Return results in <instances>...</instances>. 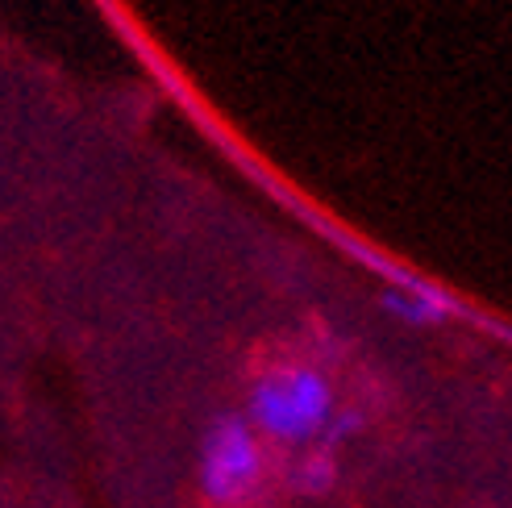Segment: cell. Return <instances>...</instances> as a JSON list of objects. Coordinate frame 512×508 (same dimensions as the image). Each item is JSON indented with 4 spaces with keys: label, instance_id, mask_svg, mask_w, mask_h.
Listing matches in <instances>:
<instances>
[{
    "label": "cell",
    "instance_id": "obj_1",
    "mask_svg": "<svg viewBox=\"0 0 512 508\" xmlns=\"http://www.w3.org/2000/svg\"><path fill=\"white\" fill-rule=\"evenodd\" d=\"M259 438L279 446L317 442L338 417V396L317 363H275L250 384L246 413Z\"/></svg>",
    "mask_w": 512,
    "mask_h": 508
},
{
    "label": "cell",
    "instance_id": "obj_2",
    "mask_svg": "<svg viewBox=\"0 0 512 508\" xmlns=\"http://www.w3.org/2000/svg\"><path fill=\"white\" fill-rule=\"evenodd\" d=\"M263 471H267L263 438L250 429V421L242 413L213 417V425L200 438V463H196L200 492L221 508L242 504L263 484Z\"/></svg>",
    "mask_w": 512,
    "mask_h": 508
},
{
    "label": "cell",
    "instance_id": "obj_3",
    "mask_svg": "<svg viewBox=\"0 0 512 508\" xmlns=\"http://www.w3.org/2000/svg\"><path fill=\"white\" fill-rule=\"evenodd\" d=\"M383 309L400 321H413V325H438L446 313H450V300L438 296L433 288H417L408 284L404 292H388L383 296Z\"/></svg>",
    "mask_w": 512,
    "mask_h": 508
}]
</instances>
